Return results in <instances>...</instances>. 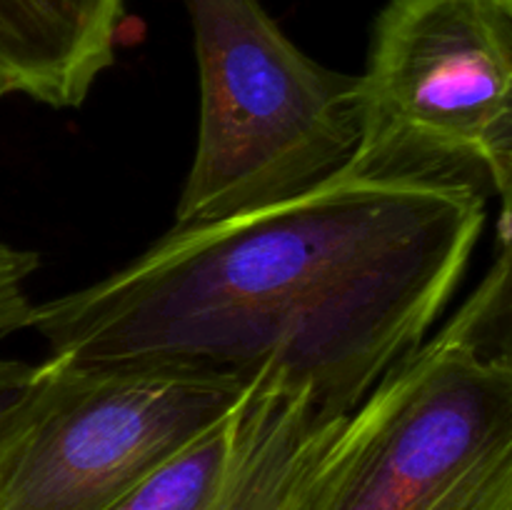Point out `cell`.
Returning a JSON list of instances; mask_svg holds the SVG:
<instances>
[{"mask_svg":"<svg viewBox=\"0 0 512 510\" xmlns=\"http://www.w3.org/2000/svg\"><path fill=\"white\" fill-rule=\"evenodd\" d=\"M485 223L463 180L340 173L280 203L175 225L135 260L35 305L48 355L278 380L353 413L425 343Z\"/></svg>","mask_w":512,"mask_h":510,"instance_id":"6da1fadb","label":"cell"},{"mask_svg":"<svg viewBox=\"0 0 512 510\" xmlns=\"http://www.w3.org/2000/svg\"><path fill=\"white\" fill-rule=\"evenodd\" d=\"M200 128L175 225L280 203L335 178L358 145L355 85L305 55L260 0H185Z\"/></svg>","mask_w":512,"mask_h":510,"instance_id":"7a4b0ae2","label":"cell"},{"mask_svg":"<svg viewBox=\"0 0 512 510\" xmlns=\"http://www.w3.org/2000/svg\"><path fill=\"white\" fill-rule=\"evenodd\" d=\"M285 510H512V378L428 340L330 425Z\"/></svg>","mask_w":512,"mask_h":510,"instance_id":"3957f363","label":"cell"},{"mask_svg":"<svg viewBox=\"0 0 512 510\" xmlns=\"http://www.w3.org/2000/svg\"><path fill=\"white\" fill-rule=\"evenodd\" d=\"M248 390L195 365L48 355L0 420V510H113Z\"/></svg>","mask_w":512,"mask_h":510,"instance_id":"277c9868","label":"cell"},{"mask_svg":"<svg viewBox=\"0 0 512 510\" xmlns=\"http://www.w3.org/2000/svg\"><path fill=\"white\" fill-rule=\"evenodd\" d=\"M343 173L512 185V0H388L355 85Z\"/></svg>","mask_w":512,"mask_h":510,"instance_id":"5b68a950","label":"cell"},{"mask_svg":"<svg viewBox=\"0 0 512 510\" xmlns=\"http://www.w3.org/2000/svg\"><path fill=\"white\" fill-rule=\"evenodd\" d=\"M125 0H0V95L78 108L115 63Z\"/></svg>","mask_w":512,"mask_h":510,"instance_id":"8992f818","label":"cell"},{"mask_svg":"<svg viewBox=\"0 0 512 510\" xmlns=\"http://www.w3.org/2000/svg\"><path fill=\"white\" fill-rule=\"evenodd\" d=\"M333 420L300 390L255 380L235 410L228 473L208 510H285L300 470Z\"/></svg>","mask_w":512,"mask_h":510,"instance_id":"52a82bcc","label":"cell"},{"mask_svg":"<svg viewBox=\"0 0 512 510\" xmlns=\"http://www.w3.org/2000/svg\"><path fill=\"white\" fill-rule=\"evenodd\" d=\"M430 343L470 355L512 378V185L500 193L493 265Z\"/></svg>","mask_w":512,"mask_h":510,"instance_id":"ba28073f","label":"cell"},{"mask_svg":"<svg viewBox=\"0 0 512 510\" xmlns=\"http://www.w3.org/2000/svg\"><path fill=\"white\" fill-rule=\"evenodd\" d=\"M233 418L235 413L160 465L113 510H208L228 473Z\"/></svg>","mask_w":512,"mask_h":510,"instance_id":"9c48e42d","label":"cell"},{"mask_svg":"<svg viewBox=\"0 0 512 510\" xmlns=\"http://www.w3.org/2000/svg\"><path fill=\"white\" fill-rule=\"evenodd\" d=\"M38 255L0 243V335L30 328L35 303L28 298L30 275L38 270Z\"/></svg>","mask_w":512,"mask_h":510,"instance_id":"30bf717a","label":"cell"},{"mask_svg":"<svg viewBox=\"0 0 512 510\" xmlns=\"http://www.w3.org/2000/svg\"><path fill=\"white\" fill-rule=\"evenodd\" d=\"M35 375V365L23 363V360L0 358V420L13 408L15 400L23 395L28 383Z\"/></svg>","mask_w":512,"mask_h":510,"instance_id":"8fae6325","label":"cell"},{"mask_svg":"<svg viewBox=\"0 0 512 510\" xmlns=\"http://www.w3.org/2000/svg\"><path fill=\"white\" fill-rule=\"evenodd\" d=\"M0 98H3V95H0Z\"/></svg>","mask_w":512,"mask_h":510,"instance_id":"7c38bea8","label":"cell"}]
</instances>
